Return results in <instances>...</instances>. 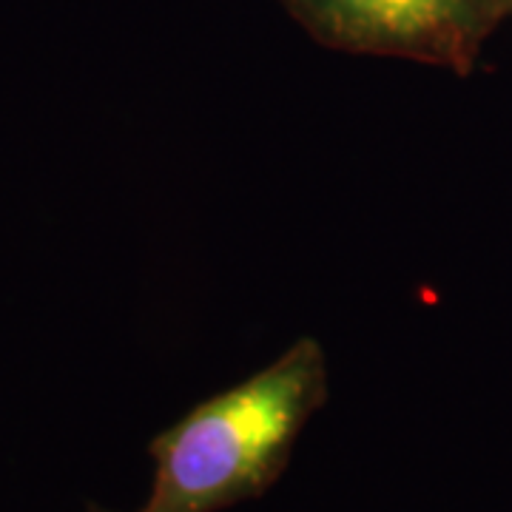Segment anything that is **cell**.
I'll return each instance as SVG.
<instances>
[{"label":"cell","instance_id":"1","mask_svg":"<svg viewBox=\"0 0 512 512\" xmlns=\"http://www.w3.org/2000/svg\"><path fill=\"white\" fill-rule=\"evenodd\" d=\"M328 393L322 342L299 336L271 365L202 399L151 439L154 476L134 512H222L265 495Z\"/></svg>","mask_w":512,"mask_h":512},{"label":"cell","instance_id":"2","mask_svg":"<svg viewBox=\"0 0 512 512\" xmlns=\"http://www.w3.org/2000/svg\"><path fill=\"white\" fill-rule=\"evenodd\" d=\"M313 40L336 52L396 57L456 74L476 69L504 23L495 0H279Z\"/></svg>","mask_w":512,"mask_h":512},{"label":"cell","instance_id":"3","mask_svg":"<svg viewBox=\"0 0 512 512\" xmlns=\"http://www.w3.org/2000/svg\"><path fill=\"white\" fill-rule=\"evenodd\" d=\"M495 3H498V9H501L504 18H512V0H495Z\"/></svg>","mask_w":512,"mask_h":512}]
</instances>
